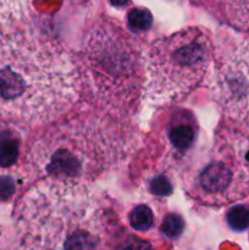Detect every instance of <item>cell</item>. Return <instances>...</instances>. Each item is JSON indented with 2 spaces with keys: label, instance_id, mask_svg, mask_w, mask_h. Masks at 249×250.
Masks as SVG:
<instances>
[{
  "label": "cell",
  "instance_id": "4fadbf2b",
  "mask_svg": "<svg viewBox=\"0 0 249 250\" xmlns=\"http://www.w3.org/2000/svg\"><path fill=\"white\" fill-rule=\"evenodd\" d=\"M172 185L168 178L164 175L154 176L149 182V190L151 194L158 195V197H167L172 193Z\"/></svg>",
  "mask_w": 249,
  "mask_h": 250
},
{
  "label": "cell",
  "instance_id": "3957f363",
  "mask_svg": "<svg viewBox=\"0 0 249 250\" xmlns=\"http://www.w3.org/2000/svg\"><path fill=\"white\" fill-rule=\"evenodd\" d=\"M212 42L204 27H187L156 39L144 59V94L151 104L177 102L207 75Z\"/></svg>",
  "mask_w": 249,
  "mask_h": 250
},
{
  "label": "cell",
  "instance_id": "7c38bea8",
  "mask_svg": "<svg viewBox=\"0 0 249 250\" xmlns=\"http://www.w3.org/2000/svg\"><path fill=\"white\" fill-rule=\"evenodd\" d=\"M185 229V222L182 217L177 214H168L161 224L160 231L168 238H177L181 236Z\"/></svg>",
  "mask_w": 249,
  "mask_h": 250
},
{
  "label": "cell",
  "instance_id": "9c48e42d",
  "mask_svg": "<svg viewBox=\"0 0 249 250\" xmlns=\"http://www.w3.org/2000/svg\"><path fill=\"white\" fill-rule=\"evenodd\" d=\"M128 221L132 229H134L136 231H148L154 225L153 211L146 205H137L128 215Z\"/></svg>",
  "mask_w": 249,
  "mask_h": 250
},
{
  "label": "cell",
  "instance_id": "8fae6325",
  "mask_svg": "<svg viewBox=\"0 0 249 250\" xmlns=\"http://www.w3.org/2000/svg\"><path fill=\"white\" fill-rule=\"evenodd\" d=\"M227 224L234 231H244L249 227V208L236 205L227 211Z\"/></svg>",
  "mask_w": 249,
  "mask_h": 250
},
{
  "label": "cell",
  "instance_id": "6da1fadb",
  "mask_svg": "<svg viewBox=\"0 0 249 250\" xmlns=\"http://www.w3.org/2000/svg\"><path fill=\"white\" fill-rule=\"evenodd\" d=\"M78 76L67 50L32 28L19 2L0 0V120L53 121L78 98Z\"/></svg>",
  "mask_w": 249,
  "mask_h": 250
},
{
  "label": "cell",
  "instance_id": "5bb4252c",
  "mask_svg": "<svg viewBox=\"0 0 249 250\" xmlns=\"http://www.w3.org/2000/svg\"><path fill=\"white\" fill-rule=\"evenodd\" d=\"M110 2H111L114 6H117V7H121V6H124V5L128 4L131 0H109Z\"/></svg>",
  "mask_w": 249,
  "mask_h": 250
},
{
  "label": "cell",
  "instance_id": "52a82bcc",
  "mask_svg": "<svg viewBox=\"0 0 249 250\" xmlns=\"http://www.w3.org/2000/svg\"><path fill=\"white\" fill-rule=\"evenodd\" d=\"M231 23H243L249 20V0H190Z\"/></svg>",
  "mask_w": 249,
  "mask_h": 250
},
{
  "label": "cell",
  "instance_id": "5b68a950",
  "mask_svg": "<svg viewBox=\"0 0 249 250\" xmlns=\"http://www.w3.org/2000/svg\"><path fill=\"white\" fill-rule=\"evenodd\" d=\"M242 146L238 142L231 143L227 136L217 137L209 158L189 182L188 193L193 199L204 205L220 207L248 193L249 175L244 161H249V158L241 155Z\"/></svg>",
  "mask_w": 249,
  "mask_h": 250
},
{
  "label": "cell",
  "instance_id": "277c9868",
  "mask_svg": "<svg viewBox=\"0 0 249 250\" xmlns=\"http://www.w3.org/2000/svg\"><path fill=\"white\" fill-rule=\"evenodd\" d=\"M99 132L90 125L70 122L51 129L31 151L37 171L49 177L83 181L105 167L109 160Z\"/></svg>",
  "mask_w": 249,
  "mask_h": 250
},
{
  "label": "cell",
  "instance_id": "30bf717a",
  "mask_svg": "<svg viewBox=\"0 0 249 250\" xmlns=\"http://www.w3.org/2000/svg\"><path fill=\"white\" fill-rule=\"evenodd\" d=\"M151 23H153V15L146 9L136 7L127 15V24L134 32L146 31L150 28Z\"/></svg>",
  "mask_w": 249,
  "mask_h": 250
},
{
  "label": "cell",
  "instance_id": "8992f818",
  "mask_svg": "<svg viewBox=\"0 0 249 250\" xmlns=\"http://www.w3.org/2000/svg\"><path fill=\"white\" fill-rule=\"evenodd\" d=\"M167 141L170 143L173 154L183 155L187 153L197 141L198 126L190 115L178 116L173 120L167 128Z\"/></svg>",
  "mask_w": 249,
  "mask_h": 250
},
{
  "label": "cell",
  "instance_id": "7a4b0ae2",
  "mask_svg": "<svg viewBox=\"0 0 249 250\" xmlns=\"http://www.w3.org/2000/svg\"><path fill=\"white\" fill-rule=\"evenodd\" d=\"M103 211L83 181L46 177L20 202L9 250H105Z\"/></svg>",
  "mask_w": 249,
  "mask_h": 250
},
{
  "label": "cell",
  "instance_id": "ba28073f",
  "mask_svg": "<svg viewBox=\"0 0 249 250\" xmlns=\"http://www.w3.org/2000/svg\"><path fill=\"white\" fill-rule=\"evenodd\" d=\"M20 141L11 132L0 133V166L7 167L14 165L19 156Z\"/></svg>",
  "mask_w": 249,
  "mask_h": 250
}]
</instances>
